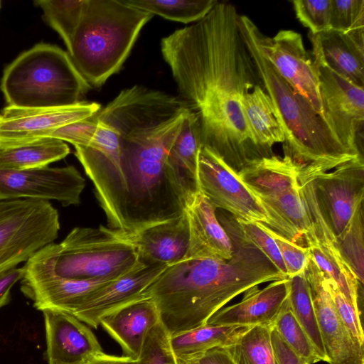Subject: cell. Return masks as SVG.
<instances>
[{"mask_svg": "<svg viewBox=\"0 0 364 364\" xmlns=\"http://www.w3.org/2000/svg\"><path fill=\"white\" fill-rule=\"evenodd\" d=\"M240 15L234 5L217 1L203 18L161 42L181 99L197 118L202 146L236 172L265 157L243 112L244 97L261 82Z\"/></svg>", "mask_w": 364, "mask_h": 364, "instance_id": "1", "label": "cell"}, {"mask_svg": "<svg viewBox=\"0 0 364 364\" xmlns=\"http://www.w3.org/2000/svg\"><path fill=\"white\" fill-rule=\"evenodd\" d=\"M103 119L117 132L125 233L181 216L184 207L166 177L165 164L183 117L157 101L132 100L113 106Z\"/></svg>", "mask_w": 364, "mask_h": 364, "instance_id": "2", "label": "cell"}, {"mask_svg": "<svg viewBox=\"0 0 364 364\" xmlns=\"http://www.w3.org/2000/svg\"><path fill=\"white\" fill-rule=\"evenodd\" d=\"M217 218L231 239L232 257L186 259L174 264L166 277L167 304L186 330L205 324L249 289L288 278L243 235L232 216L220 214Z\"/></svg>", "mask_w": 364, "mask_h": 364, "instance_id": "3", "label": "cell"}, {"mask_svg": "<svg viewBox=\"0 0 364 364\" xmlns=\"http://www.w3.org/2000/svg\"><path fill=\"white\" fill-rule=\"evenodd\" d=\"M239 26L261 84L270 97L285 136L284 155L316 172L329 171L358 156L336 139L323 117L295 90L263 54L257 26L240 15Z\"/></svg>", "mask_w": 364, "mask_h": 364, "instance_id": "4", "label": "cell"}, {"mask_svg": "<svg viewBox=\"0 0 364 364\" xmlns=\"http://www.w3.org/2000/svg\"><path fill=\"white\" fill-rule=\"evenodd\" d=\"M153 16L124 0L85 1L68 53L90 86H102L121 69Z\"/></svg>", "mask_w": 364, "mask_h": 364, "instance_id": "5", "label": "cell"}, {"mask_svg": "<svg viewBox=\"0 0 364 364\" xmlns=\"http://www.w3.org/2000/svg\"><path fill=\"white\" fill-rule=\"evenodd\" d=\"M90 88L68 53L46 43L36 44L9 63L0 83L8 105L20 107L73 105Z\"/></svg>", "mask_w": 364, "mask_h": 364, "instance_id": "6", "label": "cell"}, {"mask_svg": "<svg viewBox=\"0 0 364 364\" xmlns=\"http://www.w3.org/2000/svg\"><path fill=\"white\" fill-rule=\"evenodd\" d=\"M42 250L54 274L67 279L115 280L142 263L125 232L102 225L74 228Z\"/></svg>", "mask_w": 364, "mask_h": 364, "instance_id": "7", "label": "cell"}, {"mask_svg": "<svg viewBox=\"0 0 364 364\" xmlns=\"http://www.w3.org/2000/svg\"><path fill=\"white\" fill-rule=\"evenodd\" d=\"M59 230V214L50 201L0 200V272L54 242Z\"/></svg>", "mask_w": 364, "mask_h": 364, "instance_id": "8", "label": "cell"}, {"mask_svg": "<svg viewBox=\"0 0 364 364\" xmlns=\"http://www.w3.org/2000/svg\"><path fill=\"white\" fill-rule=\"evenodd\" d=\"M197 178L199 190L215 208L225 210L236 220L270 226L264 208L237 173L204 146L198 152Z\"/></svg>", "mask_w": 364, "mask_h": 364, "instance_id": "9", "label": "cell"}, {"mask_svg": "<svg viewBox=\"0 0 364 364\" xmlns=\"http://www.w3.org/2000/svg\"><path fill=\"white\" fill-rule=\"evenodd\" d=\"M323 116L340 143L355 156L363 155L358 136L364 121V87L313 61Z\"/></svg>", "mask_w": 364, "mask_h": 364, "instance_id": "10", "label": "cell"}, {"mask_svg": "<svg viewBox=\"0 0 364 364\" xmlns=\"http://www.w3.org/2000/svg\"><path fill=\"white\" fill-rule=\"evenodd\" d=\"M100 104L80 101L57 107H20L7 105L0 113V148L13 147L50 137L58 129L92 117Z\"/></svg>", "mask_w": 364, "mask_h": 364, "instance_id": "11", "label": "cell"}, {"mask_svg": "<svg viewBox=\"0 0 364 364\" xmlns=\"http://www.w3.org/2000/svg\"><path fill=\"white\" fill-rule=\"evenodd\" d=\"M85 181L73 166L26 169H0V200H56L63 206L77 205Z\"/></svg>", "mask_w": 364, "mask_h": 364, "instance_id": "12", "label": "cell"}, {"mask_svg": "<svg viewBox=\"0 0 364 364\" xmlns=\"http://www.w3.org/2000/svg\"><path fill=\"white\" fill-rule=\"evenodd\" d=\"M305 168L312 174L321 208L338 237L363 203V156L359 155L330 171L316 172Z\"/></svg>", "mask_w": 364, "mask_h": 364, "instance_id": "13", "label": "cell"}, {"mask_svg": "<svg viewBox=\"0 0 364 364\" xmlns=\"http://www.w3.org/2000/svg\"><path fill=\"white\" fill-rule=\"evenodd\" d=\"M255 33L263 54L274 69L323 117L317 76L300 33L281 30L271 38L258 27Z\"/></svg>", "mask_w": 364, "mask_h": 364, "instance_id": "14", "label": "cell"}, {"mask_svg": "<svg viewBox=\"0 0 364 364\" xmlns=\"http://www.w3.org/2000/svg\"><path fill=\"white\" fill-rule=\"evenodd\" d=\"M304 272L309 282L318 325L329 364H364L363 346L340 317L323 272L311 257Z\"/></svg>", "mask_w": 364, "mask_h": 364, "instance_id": "15", "label": "cell"}, {"mask_svg": "<svg viewBox=\"0 0 364 364\" xmlns=\"http://www.w3.org/2000/svg\"><path fill=\"white\" fill-rule=\"evenodd\" d=\"M167 267L142 262L131 272L91 294L71 314L86 325L97 328L107 315L145 298L144 291Z\"/></svg>", "mask_w": 364, "mask_h": 364, "instance_id": "16", "label": "cell"}, {"mask_svg": "<svg viewBox=\"0 0 364 364\" xmlns=\"http://www.w3.org/2000/svg\"><path fill=\"white\" fill-rule=\"evenodd\" d=\"M42 312L48 363L85 364L103 353L94 333L73 315L53 310Z\"/></svg>", "mask_w": 364, "mask_h": 364, "instance_id": "17", "label": "cell"}, {"mask_svg": "<svg viewBox=\"0 0 364 364\" xmlns=\"http://www.w3.org/2000/svg\"><path fill=\"white\" fill-rule=\"evenodd\" d=\"M314 62L364 87V28L310 34Z\"/></svg>", "mask_w": 364, "mask_h": 364, "instance_id": "18", "label": "cell"}, {"mask_svg": "<svg viewBox=\"0 0 364 364\" xmlns=\"http://www.w3.org/2000/svg\"><path fill=\"white\" fill-rule=\"evenodd\" d=\"M289 278L247 290L238 303L219 310L206 323L215 326H261L272 328L288 296Z\"/></svg>", "mask_w": 364, "mask_h": 364, "instance_id": "19", "label": "cell"}, {"mask_svg": "<svg viewBox=\"0 0 364 364\" xmlns=\"http://www.w3.org/2000/svg\"><path fill=\"white\" fill-rule=\"evenodd\" d=\"M189 227V246L186 259H229L232 254L230 237L220 223L216 208L199 191L185 208Z\"/></svg>", "mask_w": 364, "mask_h": 364, "instance_id": "20", "label": "cell"}, {"mask_svg": "<svg viewBox=\"0 0 364 364\" xmlns=\"http://www.w3.org/2000/svg\"><path fill=\"white\" fill-rule=\"evenodd\" d=\"M202 146L196 115L190 112L172 145L165 164L166 177L185 208L200 191L198 158Z\"/></svg>", "mask_w": 364, "mask_h": 364, "instance_id": "21", "label": "cell"}, {"mask_svg": "<svg viewBox=\"0 0 364 364\" xmlns=\"http://www.w3.org/2000/svg\"><path fill=\"white\" fill-rule=\"evenodd\" d=\"M125 234L145 264L170 266L186 258L189 227L185 213L176 219Z\"/></svg>", "mask_w": 364, "mask_h": 364, "instance_id": "22", "label": "cell"}, {"mask_svg": "<svg viewBox=\"0 0 364 364\" xmlns=\"http://www.w3.org/2000/svg\"><path fill=\"white\" fill-rule=\"evenodd\" d=\"M159 320L155 304L142 298L107 315L100 325L120 346L123 355L137 360L149 331Z\"/></svg>", "mask_w": 364, "mask_h": 364, "instance_id": "23", "label": "cell"}, {"mask_svg": "<svg viewBox=\"0 0 364 364\" xmlns=\"http://www.w3.org/2000/svg\"><path fill=\"white\" fill-rule=\"evenodd\" d=\"M304 237L315 264L327 277L336 282L345 297L360 311L358 291L360 284L343 260L338 247L337 238L329 225L318 224Z\"/></svg>", "mask_w": 364, "mask_h": 364, "instance_id": "24", "label": "cell"}, {"mask_svg": "<svg viewBox=\"0 0 364 364\" xmlns=\"http://www.w3.org/2000/svg\"><path fill=\"white\" fill-rule=\"evenodd\" d=\"M255 196L270 219L269 228L291 242L306 247L304 237L311 230L312 223L299 185L275 195Z\"/></svg>", "mask_w": 364, "mask_h": 364, "instance_id": "25", "label": "cell"}, {"mask_svg": "<svg viewBox=\"0 0 364 364\" xmlns=\"http://www.w3.org/2000/svg\"><path fill=\"white\" fill-rule=\"evenodd\" d=\"M301 166L287 155L274 154L254 160L237 173L255 196H266L297 187Z\"/></svg>", "mask_w": 364, "mask_h": 364, "instance_id": "26", "label": "cell"}, {"mask_svg": "<svg viewBox=\"0 0 364 364\" xmlns=\"http://www.w3.org/2000/svg\"><path fill=\"white\" fill-rule=\"evenodd\" d=\"M242 108L255 143L265 156L274 155L272 146L284 143L285 136L272 101L261 83L245 95Z\"/></svg>", "mask_w": 364, "mask_h": 364, "instance_id": "27", "label": "cell"}, {"mask_svg": "<svg viewBox=\"0 0 364 364\" xmlns=\"http://www.w3.org/2000/svg\"><path fill=\"white\" fill-rule=\"evenodd\" d=\"M249 326L205 323L170 336L171 348L177 358H192L217 347H226Z\"/></svg>", "mask_w": 364, "mask_h": 364, "instance_id": "28", "label": "cell"}, {"mask_svg": "<svg viewBox=\"0 0 364 364\" xmlns=\"http://www.w3.org/2000/svg\"><path fill=\"white\" fill-rule=\"evenodd\" d=\"M70 154L65 141L48 137L13 147L0 148V169L26 170L48 166Z\"/></svg>", "mask_w": 364, "mask_h": 364, "instance_id": "29", "label": "cell"}, {"mask_svg": "<svg viewBox=\"0 0 364 364\" xmlns=\"http://www.w3.org/2000/svg\"><path fill=\"white\" fill-rule=\"evenodd\" d=\"M289 279L288 299L295 318L314 346L321 361L328 362L304 271Z\"/></svg>", "mask_w": 364, "mask_h": 364, "instance_id": "30", "label": "cell"}, {"mask_svg": "<svg viewBox=\"0 0 364 364\" xmlns=\"http://www.w3.org/2000/svg\"><path fill=\"white\" fill-rule=\"evenodd\" d=\"M271 328L247 327L226 349L235 364H277L271 341Z\"/></svg>", "mask_w": 364, "mask_h": 364, "instance_id": "31", "label": "cell"}, {"mask_svg": "<svg viewBox=\"0 0 364 364\" xmlns=\"http://www.w3.org/2000/svg\"><path fill=\"white\" fill-rule=\"evenodd\" d=\"M128 5L156 14L166 19L184 23L203 18L217 3L215 0H124Z\"/></svg>", "mask_w": 364, "mask_h": 364, "instance_id": "32", "label": "cell"}, {"mask_svg": "<svg viewBox=\"0 0 364 364\" xmlns=\"http://www.w3.org/2000/svg\"><path fill=\"white\" fill-rule=\"evenodd\" d=\"M85 0H36V6L43 11V18L63 39L69 49L81 20Z\"/></svg>", "mask_w": 364, "mask_h": 364, "instance_id": "33", "label": "cell"}, {"mask_svg": "<svg viewBox=\"0 0 364 364\" xmlns=\"http://www.w3.org/2000/svg\"><path fill=\"white\" fill-rule=\"evenodd\" d=\"M272 328H274L286 344L308 364L321 361L310 338L293 314L288 296Z\"/></svg>", "mask_w": 364, "mask_h": 364, "instance_id": "34", "label": "cell"}, {"mask_svg": "<svg viewBox=\"0 0 364 364\" xmlns=\"http://www.w3.org/2000/svg\"><path fill=\"white\" fill-rule=\"evenodd\" d=\"M363 203H361L344 231L337 238L340 253L354 273L359 284H363L364 240Z\"/></svg>", "mask_w": 364, "mask_h": 364, "instance_id": "35", "label": "cell"}, {"mask_svg": "<svg viewBox=\"0 0 364 364\" xmlns=\"http://www.w3.org/2000/svg\"><path fill=\"white\" fill-rule=\"evenodd\" d=\"M170 335L159 320L149 331L136 364H178L169 343Z\"/></svg>", "mask_w": 364, "mask_h": 364, "instance_id": "36", "label": "cell"}, {"mask_svg": "<svg viewBox=\"0 0 364 364\" xmlns=\"http://www.w3.org/2000/svg\"><path fill=\"white\" fill-rule=\"evenodd\" d=\"M296 18L315 35L331 30V0L292 1Z\"/></svg>", "mask_w": 364, "mask_h": 364, "instance_id": "37", "label": "cell"}, {"mask_svg": "<svg viewBox=\"0 0 364 364\" xmlns=\"http://www.w3.org/2000/svg\"><path fill=\"white\" fill-rule=\"evenodd\" d=\"M330 26L343 33L364 28V1L331 0Z\"/></svg>", "mask_w": 364, "mask_h": 364, "instance_id": "38", "label": "cell"}, {"mask_svg": "<svg viewBox=\"0 0 364 364\" xmlns=\"http://www.w3.org/2000/svg\"><path fill=\"white\" fill-rule=\"evenodd\" d=\"M259 224L276 242L284 263L288 278L303 272L310 257L308 247L291 242L264 223H259Z\"/></svg>", "mask_w": 364, "mask_h": 364, "instance_id": "39", "label": "cell"}, {"mask_svg": "<svg viewBox=\"0 0 364 364\" xmlns=\"http://www.w3.org/2000/svg\"><path fill=\"white\" fill-rule=\"evenodd\" d=\"M236 220V219H235ZM243 235L252 242L287 277V269L278 246L259 222L236 220Z\"/></svg>", "mask_w": 364, "mask_h": 364, "instance_id": "40", "label": "cell"}, {"mask_svg": "<svg viewBox=\"0 0 364 364\" xmlns=\"http://www.w3.org/2000/svg\"><path fill=\"white\" fill-rule=\"evenodd\" d=\"M325 277L328 291L340 317L353 337L360 344L364 346V334L360 321V311L357 310L345 297L334 281L326 275Z\"/></svg>", "mask_w": 364, "mask_h": 364, "instance_id": "41", "label": "cell"}, {"mask_svg": "<svg viewBox=\"0 0 364 364\" xmlns=\"http://www.w3.org/2000/svg\"><path fill=\"white\" fill-rule=\"evenodd\" d=\"M97 124V119L95 114L56 129L50 137L69 142L74 146H85L93 138Z\"/></svg>", "mask_w": 364, "mask_h": 364, "instance_id": "42", "label": "cell"}, {"mask_svg": "<svg viewBox=\"0 0 364 364\" xmlns=\"http://www.w3.org/2000/svg\"><path fill=\"white\" fill-rule=\"evenodd\" d=\"M271 341L277 364H308L286 344L274 328H271Z\"/></svg>", "mask_w": 364, "mask_h": 364, "instance_id": "43", "label": "cell"}, {"mask_svg": "<svg viewBox=\"0 0 364 364\" xmlns=\"http://www.w3.org/2000/svg\"><path fill=\"white\" fill-rule=\"evenodd\" d=\"M24 274V267H14L0 272V309L11 301L13 286L21 281Z\"/></svg>", "mask_w": 364, "mask_h": 364, "instance_id": "44", "label": "cell"}, {"mask_svg": "<svg viewBox=\"0 0 364 364\" xmlns=\"http://www.w3.org/2000/svg\"><path fill=\"white\" fill-rule=\"evenodd\" d=\"M195 358L197 364H235L225 347L212 348Z\"/></svg>", "mask_w": 364, "mask_h": 364, "instance_id": "45", "label": "cell"}, {"mask_svg": "<svg viewBox=\"0 0 364 364\" xmlns=\"http://www.w3.org/2000/svg\"><path fill=\"white\" fill-rule=\"evenodd\" d=\"M136 361L127 356L109 355L103 352L85 364H136Z\"/></svg>", "mask_w": 364, "mask_h": 364, "instance_id": "46", "label": "cell"}, {"mask_svg": "<svg viewBox=\"0 0 364 364\" xmlns=\"http://www.w3.org/2000/svg\"><path fill=\"white\" fill-rule=\"evenodd\" d=\"M177 360L178 364H197L195 358H177Z\"/></svg>", "mask_w": 364, "mask_h": 364, "instance_id": "47", "label": "cell"}, {"mask_svg": "<svg viewBox=\"0 0 364 364\" xmlns=\"http://www.w3.org/2000/svg\"><path fill=\"white\" fill-rule=\"evenodd\" d=\"M48 364H61V363H48Z\"/></svg>", "mask_w": 364, "mask_h": 364, "instance_id": "48", "label": "cell"}, {"mask_svg": "<svg viewBox=\"0 0 364 364\" xmlns=\"http://www.w3.org/2000/svg\"><path fill=\"white\" fill-rule=\"evenodd\" d=\"M1 1H0V9H1Z\"/></svg>", "mask_w": 364, "mask_h": 364, "instance_id": "49", "label": "cell"}]
</instances>
